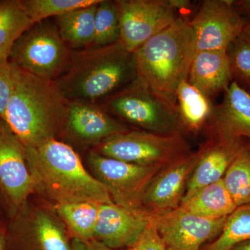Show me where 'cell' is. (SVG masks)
I'll return each mask as SVG.
<instances>
[{
  "label": "cell",
  "instance_id": "cell-31",
  "mask_svg": "<svg viewBox=\"0 0 250 250\" xmlns=\"http://www.w3.org/2000/svg\"><path fill=\"white\" fill-rule=\"evenodd\" d=\"M127 250H166L164 241L156 229L154 218L152 219L139 241Z\"/></svg>",
  "mask_w": 250,
  "mask_h": 250
},
{
  "label": "cell",
  "instance_id": "cell-32",
  "mask_svg": "<svg viewBox=\"0 0 250 250\" xmlns=\"http://www.w3.org/2000/svg\"><path fill=\"white\" fill-rule=\"evenodd\" d=\"M71 250H117L111 249L101 242L93 238L82 240L75 238L72 241Z\"/></svg>",
  "mask_w": 250,
  "mask_h": 250
},
{
  "label": "cell",
  "instance_id": "cell-8",
  "mask_svg": "<svg viewBox=\"0 0 250 250\" xmlns=\"http://www.w3.org/2000/svg\"><path fill=\"white\" fill-rule=\"evenodd\" d=\"M89 163L95 177L107 189L112 201L132 209L143 208V200L162 166H141L91 152Z\"/></svg>",
  "mask_w": 250,
  "mask_h": 250
},
{
  "label": "cell",
  "instance_id": "cell-25",
  "mask_svg": "<svg viewBox=\"0 0 250 250\" xmlns=\"http://www.w3.org/2000/svg\"><path fill=\"white\" fill-rule=\"evenodd\" d=\"M223 179L237 207L250 203V145L235 159Z\"/></svg>",
  "mask_w": 250,
  "mask_h": 250
},
{
  "label": "cell",
  "instance_id": "cell-30",
  "mask_svg": "<svg viewBox=\"0 0 250 250\" xmlns=\"http://www.w3.org/2000/svg\"><path fill=\"white\" fill-rule=\"evenodd\" d=\"M17 72L16 65L9 61L0 59V119H3L7 108Z\"/></svg>",
  "mask_w": 250,
  "mask_h": 250
},
{
  "label": "cell",
  "instance_id": "cell-4",
  "mask_svg": "<svg viewBox=\"0 0 250 250\" xmlns=\"http://www.w3.org/2000/svg\"><path fill=\"white\" fill-rule=\"evenodd\" d=\"M67 104L56 82L18 67L3 120L26 147H35L62 132Z\"/></svg>",
  "mask_w": 250,
  "mask_h": 250
},
{
  "label": "cell",
  "instance_id": "cell-3",
  "mask_svg": "<svg viewBox=\"0 0 250 250\" xmlns=\"http://www.w3.org/2000/svg\"><path fill=\"white\" fill-rule=\"evenodd\" d=\"M136 79L134 55L118 41L72 51L66 70L56 83L68 101L101 105Z\"/></svg>",
  "mask_w": 250,
  "mask_h": 250
},
{
  "label": "cell",
  "instance_id": "cell-33",
  "mask_svg": "<svg viewBox=\"0 0 250 250\" xmlns=\"http://www.w3.org/2000/svg\"><path fill=\"white\" fill-rule=\"evenodd\" d=\"M168 1L171 7L175 10L176 12L177 11L187 12L191 9V3L188 0H168Z\"/></svg>",
  "mask_w": 250,
  "mask_h": 250
},
{
  "label": "cell",
  "instance_id": "cell-2",
  "mask_svg": "<svg viewBox=\"0 0 250 250\" xmlns=\"http://www.w3.org/2000/svg\"><path fill=\"white\" fill-rule=\"evenodd\" d=\"M26 149L34 190L42 192L56 205L113 203L106 188L85 170L71 146L51 139Z\"/></svg>",
  "mask_w": 250,
  "mask_h": 250
},
{
  "label": "cell",
  "instance_id": "cell-37",
  "mask_svg": "<svg viewBox=\"0 0 250 250\" xmlns=\"http://www.w3.org/2000/svg\"><path fill=\"white\" fill-rule=\"evenodd\" d=\"M242 35L246 37L250 42V22L247 21L246 24L242 32Z\"/></svg>",
  "mask_w": 250,
  "mask_h": 250
},
{
  "label": "cell",
  "instance_id": "cell-7",
  "mask_svg": "<svg viewBox=\"0 0 250 250\" xmlns=\"http://www.w3.org/2000/svg\"><path fill=\"white\" fill-rule=\"evenodd\" d=\"M100 106L111 116L144 131L164 135L180 132L177 111L157 98L137 79Z\"/></svg>",
  "mask_w": 250,
  "mask_h": 250
},
{
  "label": "cell",
  "instance_id": "cell-6",
  "mask_svg": "<svg viewBox=\"0 0 250 250\" xmlns=\"http://www.w3.org/2000/svg\"><path fill=\"white\" fill-rule=\"evenodd\" d=\"M95 152L137 165L162 167L190 153L181 132L164 135L144 130L114 135L98 143Z\"/></svg>",
  "mask_w": 250,
  "mask_h": 250
},
{
  "label": "cell",
  "instance_id": "cell-22",
  "mask_svg": "<svg viewBox=\"0 0 250 250\" xmlns=\"http://www.w3.org/2000/svg\"><path fill=\"white\" fill-rule=\"evenodd\" d=\"M34 22L28 16L22 0L0 1V59L9 61L15 42Z\"/></svg>",
  "mask_w": 250,
  "mask_h": 250
},
{
  "label": "cell",
  "instance_id": "cell-12",
  "mask_svg": "<svg viewBox=\"0 0 250 250\" xmlns=\"http://www.w3.org/2000/svg\"><path fill=\"white\" fill-rule=\"evenodd\" d=\"M212 141L211 136L198 150L163 167L148 187L143 208L154 216L177 209L183 200L192 172Z\"/></svg>",
  "mask_w": 250,
  "mask_h": 250
},
{
  "label": "cell",
  "instance_id": "cell-27",
  "mask_svg": "<svg viewBox=\"0 0 250 250\" xmlns=\"http://www.w3.org/2000/svg\"><path fill=\"white\" fill-rule=\"evenodd\" d=\"M100 1L101 0H22L24 9L34 24Z\"/></svg>",
  "mask_w": 250,
  "mask_h": 250
},
{
  "label": "cell",
  "instance_id": "cell-14",
  "mask_svg": "<svg viewBox=\"0 0 250 250\" xmlns=\"http://www.w3.org/2000/svg\"><path fill=\"white\" fill-rule=\"evenodd\" d=\"M154 215L145 208L132 209L114 203L100 205L94 238L113 250L131 248Z\"/></svg>",
  "mask_w": 250,
  "mask_h": 250
},
{
  "label": "cell",
  "instance_id": "cell-9",
  "mask_svg": "<svg viewBox=\"0 0 250 250\" xmlns=\"http://www.w3.org/2000/svg\"><path fill=\"white\" fill-rule=\"evenodd\" d=\"M119 18V42L133 52L177 19L168 0H115Z\"/></svg>",
  "mask_w": 250,
  "mask_h": 250
},
{
  "label": "cell",
  "instance_id": "cell-1",
  "mask_svg": "<svg viewBox=\"0 0 250 250\" xmlns=\"http://www.w3.org/2000/svg\"><path fill=\"white\" fill-rule=\"evenodd\" d=\"M195 54L196 40L190 21L178 18L133 52L137 80L177 111V91L188 81Z\"/></svg>",
  "mask_w": 250,
  "mask_h": 250
},
{
  "label": "cell",
  "instance_id": "cell-26",
  "mask_svg": "<svg viewBox=\"0 0 250 250\" xmlns=\"http://www.w3.org/2000/svg\"><path fill=\"white\" fill-rule=\"evenodd\" d=\"M120 36L121 28L115 1L101 0L97 6L95 36L90 47L113 45L119 41Z\"/></svg>",
  "mask_w": 250,
  "mask_h": 250
},
{
  "label": "cell",
  "instance_id": "cell-10",
  "mask_svg": "<svg viewBox=\"0 0 250 250\" xmlns=\"http://www.w3.org/2000/svg\"><path fill=\"white\" fill-rule=\"evenodd\" d=\"M34 190L27 161V149L0 119V194L12 214L22 208Z\"/></svg>",
  "mask_w": 250,
  "mask_h": 250
},
{
  "label": "cell",
  "instance_id": "cell-20",
  "mask_svg": "<svg viewBox=\"0 0 250 250\" xmlns=\"http://www.w3.org/2000/svg\"><path fill=\"white\" fill-rule=\"evenodd\" d=\"M98 4L73 10L54 18L61 37L72 51L91 47Z\"/></svg>",
  "mask_w": 250,
  "mask_h": 250
},
{
  "label": "cell",
  "instance_id": "cell-15",
  "mask_svg": "<svg viewBox=\"0 0 250 250\" xmlns=\"http://www.w3.org/2000/svg\"><path fill=\"white\" fill-rule=\"evenodd\" d=\"M128 130L100 105L68 101L62 132L67 133L77 141L98 144Z\"/></svg>",
  "mask_w": 250,
  "mask_h": 250
},
{
  "label": "cell",
  "instance_id": "cell-36",
  "mask_svg": "<svg viewBox=\"0 0 250 250\" xmlns=\"http://www.w3.org/2000/svg\"><path fill=\"white\" fill-rule=\"evenodd\" d=\"M230 250H250V240L242 242L241 243L236 245L231 248Z\"/></svg>",
  "mask_w": 250,
  "mask_h": 250
},
{
  "label": "cell",
  "instance_id": "cell-16",
  "mask_svg": "<svg viewBox=\"0 0 250 250\" xmlns=\"http://www.w3.org/2000/svg\"><path fill=\"white\" fill-rule=\"evenodd\" d=\"M212 137L211 145L189 178L183 200L223 179L235 159L250 145L245 139H223L213 134Z\"/></svg>",
  "mask_w": 250,
  "mask_h": 250
},
{
  "label": "cell",
  "instance_id": "cell-17",
  "mask_svg": "<svg viewBox=\"0 0 250 250\" xmlns=\"http://www.w3.org/2000/svg\"><path fill=\"white\" fill-rule=\"evenodd\" d=\"M211 131L218 137L250 141V93L231 82L223 102L215 106Z\"/></svg>",
  "mask_w": 250,
  "mask_h": 250
},
{
  "label": "cell",
  "instance_id": "cell-19",
  "mask_svg": "<svg viewBox=\"0 0 250 250\" xmlns=\"http://www.w3.org/2000/svg\"><path fill=\"white\" fill-rule=\"evenodd\" d=\"M237 207L221 179L182 200L178 208L203 218L220 219L229 216Z\"/></svg>",
  "mask_w": 250,
  "mask_h": 250
},
{
  "label": "cell",
  "instance_id": "cell-29",
  "mask_svg": "<svg viewBox=\"0 0 250 250\" xmlns=\"http://www.w3.org/2000/svg\"><path fill=\"white\" fill-rule=\"evenodd\" d=\"M228 52L233 82L250 91V42L238 36L228 47Z\"/></svg>",
  "mask_w": 250,
  "mask_h": 250
},
{
  "label": "cell",
  "instance_id": "cell-18",
  "mask_svg": "<svg viewBox=\"0 0 250 250\" xmlns=\"http://www.w3.org/2000/svg\"><path fill=\"white\" fill-rule=\"evenodd\" d=\"M188 82L209 98L225 93L233 82L227 50L197 52L190 65Z\"/></svg>",
  "mask_w": 250,
  "mask_h": 250
},
{
  "label": "cell",
  "instance_id": "cell-23",
  "mask_svg": "<svg viewBox=\"0 0 250 250\" xmlns=\"http://www.w3.org/2000/svg\"><path fill=\"white\" fill-rule=\"evenodd\" d=\"M100 205L91 202L55 205V208L76 238L93 239Z\"/></svg>",
  "mask_w": 250,
  "mask_h": 250
},
{
  "label": "cell",
  "instance_id": "cell-5",
  "mask_svg": "<svg viewBox=\"0 0 250 250\" xmlns=\"http://www.w3.org/2000/svg\"><path fill=\"white\" fill-rule=\"evenodd\" d=\"M72 52L55 22L48 19L36 23L18 39L9 62L39 78L56 82L66 70Z\"/></svg>",
  "mask_w": 250,
  "mask_h": 250
},
{
  "label": "cell",
  "instance_id": "cell-21",
  "mask_svg": "<svg viewBox=\"0 0 250 250\" xmlns=\"http://www.w3.org/2000/svg\"><path fill=\"white\" fill-rule=\"evenodd\" d=\"M177 113L181 127L197 132L210 123L215 106L206 96L188 81L179 86L177 94Z\"/></svg>",
  "mask_w": 250,
  "mask_h": 250
},
{
  "label": "cell",
  "instance_id": "cell-13",
  "mask_svg": "<svg viewBox=\"0 0 250 250\" xmlns=\"http://www.w3.org/2000/svg\"><path fill=\"white\" fill-rule=\"evenodd\" d=\"M227 218H203L179 208L154 216L166 250H201L204 243L221 233Z\"/></svg>",
  "mask_w": 250,
  "mask_h": 250
},
{
  "label": "cell",
  "instance_id": "cell-34",
  "mask_svg": "<svg viewBox=\"0 0 250 250\" xmlns=\"http://www.w3.org/2000/svg\"><path fill=\"white\" fill-rule=\"evenodd\" d=\"M233 4L240 14L250 16V0L233 1Z\"/></svg>",
  "mask_w": 250,
  "mask_h": 250
},
{
  "label": "cell",
  "instance_id": "cell-11",
  "mask_svg": "<svg viewBox=\"0 0 250 250\" xmlns=\"http://www.w3.org/2000/svg\"><path fill=\"white\" fill-rule=\"evenodd\" d=\"M247 21L231 0H206L190 26L195 33L196 53L202 51L228 50L241 36Z\"/></svg>",
  "mask_w": 250,
  "mask_h": 250
},
{
  "label": "cell",
  "instance_id": "cell-35",
  "mask_svg": "<svg viewBox=\"0 0 250 250\" xmlns=\"http://www.w3.org/2000/svg\"><path fill=\"white\" fill-rule=\"evenodd\" d=\"M6 243V234L4 225L0 226V250H5Z\"/></svg>",
  "mask_w": 250,
  "mask_h": 250
},
{
  "label": "cell",
  "instance_id": "cell-28",
  "mask_svg": "<svg viewBox=\"0 0 250 250\" xmlns=\"http://www.w3.org/2000/svg\"><path fill=\"white\" fill-rule=\"evenodd\" d=\"M32 226L41 250H71L60 227L49 215L36 213Z\"/></svg>",
  "mask_w": 250,
  "mask_h": 250
},
{
  "label": "cell",
  "instance_id": "cell-38",
  "mask_svg": "<svg viewBox=\"0 0 250 250\" xmlns=\"http://www.w3.org/2000/svg\"><path fill=\"white\" fill-rule=\"evenodd\" d=\"M1 225H3V224L1 221V210H0V226H1Z\"/></svg>",
  "mask_w": 250,
  "mask_h": 250
},
{
  "label": "cell",
  "instance_id": "cell-24",
  "mask_svg": "<svg viewBox=\"0 0 250 250\" xmlns=\"http://www.w3.org/2000/svg\"><path fill=\"white\" fill-rule=\"evenodd\" d=\"M250 240V203L240 206L228 216L223 231L201 250H230Z\"/></svg>",
  "mask_w": 250,
  "mask_h": 250
}]
</instances>
